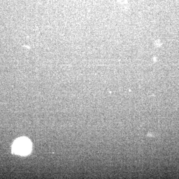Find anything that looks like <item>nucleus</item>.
Masks as SVG:
<instances>
[{"mask_svg": "<svg viewBox=\"0 0 179 179\" xmlns=\"http://www.w3.org/2000/svg\"><path fill=\"white\" fill-rule=\"evenodd\" d=\"M31 149V144L27 138L18 139L13 144V150L16 154L25 155L28 154Z\"/></svg>", "mask_w": 179, "mask_h": 179, "instance_id": "nucleus-1", "label": "nucleus"}]
</instances>
